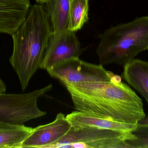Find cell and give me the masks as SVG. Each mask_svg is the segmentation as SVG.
<instances>
[{
    "label": "cell",
    "mask_w": 148,
    "mask_h": 148,
    "mask_svg": "<svg viewBox=\"0 0 148 148\" xmlns=\"http://www.w3.org/2000/svg\"><path fill=\"white\" fill-rule=\"evenodd\" d=\"M66 117L72 127L75 128L91 127L121 132H133L137 127V124L116 121L78 110L69 114Z\"/></svg>",
    "instance_id": "obj_10"
},
{
    "label": "cell",
    "mask_w": 148,
    "mask_h": 148,
    "mask_svg": "<svg viewBox=\"0 0 148 148\" xmlns=\"http://www.w3.org/2000/svg\"><path fill=\"white\" fill-rule=\"evenodd\" d=\"M135 139L133 132L72 127L66 135L49 148H131L129 142Z\"/></svg>",
    "instance_id": "obj_4"
},
{
    "label": "cell",
    "mask_w": 148,
    "mask_h": 148,
    "mask_svg": "<svg viewBox=\"0 0 148 148\" xmlns=\"http://www.w3.org/2000/svg\"><path fill=\"white\" fill-rule=\"evenodd\" d=\"M136 139L130 142L131 148H148V127L137 125L133 132Z\"/></svg>",
    "instance_id": "obj_15"
},
{
    "label": "cell",
    "mask_w": 148,
    "mask_h": 148,
    "mask_svg": "<svg viewBox=\"0 0 148 148\" xmlns=\"http://www.w3.org/2000/svg\"><path fill=\"white\" fill-rule=\"evenodd\" d=\"M69 6V0H51L45 5L53 32L67 29Z\"/></svg>",
    "instance_id": "obj_13"
},
{
    "label": "cell",
    "mask_w": 148,
    "mask_h": 148,
    "mask_svg": "<svg viewBox=\"0 0 148 148\" xmlns=\"http://www.w3.org/2000/svg\"><path fill=\"white\" fill-rule=\"evenodd\" d=\"M29 0H0V33L12 35L26 18Z\"/></svg>",
    "instance_id": "obj_9"
},
{
    "label": "cell",
    "mask_w": 148,
    "mask_h": 148,
    "mask_svg": "<svg viewBox=\"0 0 148 148\" xmlns=\"http://www.w3.org/2000/svg\"><path fill=\"white\" fill-rule=\"evenodd\" d=\"M72 127L64 114L59 113L52 122L34 128L21 148H49L66 135Z\"/></svg>",
    "instance_id": "obj_8"
},
{
    "label": "cell",
    "mask_w": 148,
    "mask_h": 148,
    "mask_svg": "<svg viewBox=\"0 0 148 148\" xmlns=\"http://www.w3.org/2000/svg\"><path fill=\"white\" fill-rule=\"evenodd\" d=\"M49 84L40 89L23 94L0 93V123L21 125L46 115L37 106L39 98L51 90Z\"/></svg>",
    "instance_id": "obj_5"
},
{
    "label": "cell",
    "mask_w": 148,
    "mask_h": 148,
    "mask_svg": "<svg viewBox=\"0 0 148 148\" xmlns=\"http://www.w3.org/2000/svg\"><path fill=\"white\" fill-rule=\"evenodd\" d=\"M82 52L75 32L68 29L53 32L40 68L47 70L69 59L78 58Z\"/></svg>",
    "instance_id": "obj_7"
},
{
    "label": "cell",
    "mask_w": 148,
    "mask_h": 148,
    "mask_svg": "<svg viewBox=\"0 0 148 148\" xmlns=\"http://www.w3.org/2000/svg\"><path fill=\"white\" fill-rule=\"evenodd\" d=\"M34 129L24 125L0 123V148H21L23 142Z\"/></svg>",
    "instance_id": "obj_12"
},
{
    "label": "cell",
    "mask_w": 148,
    "mask_h": 148,
    "mask_svg": "<svg viewBox=\"0 0 148 148\" xmlns=\"http://www.w3.org/2000/svg\"><path fill=\"white\" fill-rule=\"evenodd\" d=\"M89 0H69L67 29L75 32L88 20Z\"/></svg>",
    "instance_id": "obj_14"
},
{
    "label": "cell",
    "mask_w": 148,
    "mask_h": 148,
    "mask_svg": "<svg viewBox=\"0 0 148 148\" xmlns=\"http://www.w3.org/2000/svg\"><path fill=\"white\" fill-rule=\"evenodd\" d=\"M121 77L146 99L148 104V62L134 59L123 66Z\"/></svg>",
    "instance_id": "obj_11"
},
{
    "label": "cell",
    "mask_w": 148,
    "mask_h": 148,
    "mask_svg": "<svg viewBox=\"0 0 148 148\" xmlns=\"http://www.w3.org/2000/svg\"><path fill=\"white\" fill-rule=\"evenodd\" d=\"M53 33L45 6L31 5L26 18L12 35L13 53L10 62L25 90L40 68Z\"/></svg>",
    "instance_id": "obj_2"
},
{
    "label": "cell",
    "mask_w": 148,
    "mask_h": 148,
    "mask_svg": "<svg viewBox=\"0 0 148 148\" xmlns=\"http://www.w3.org/2000/svg\"><path fill=\"white\" fill-rule=\"evenodd\" d=\"M47 70L51 77L59 80L63 85L110 81L114 75L101 64L86 62L79 57L65 61Z\"/></svg>",
    "instance_id": "obj_6"
},
{
    "label": "cell",
    "mask_w": 148,
    "mask_h": 148,
    "mask_svg": "<svg viewBox=\"0 0 148 148\" xmlns=\"http://www.w3.org/2000/svg\"><path fill=\"white\" fill-rule=\"evenodd\" d=\"M137 125L148 127V115L147 116H146L143 119L140 120L137 123Z\"/></svg>",
    "instance_id": "obj_16"
},
{
    "label": "cell",
    "mask_w": 148,
    "mask_h": 148,
    "mask_svg": "<svg viewBox=\"0 0 148 148\" xmlns=\"http://www.w3.org/2000/svg\"><path fill=\"white\" fill-rule=\"evenodd\" d=\"M51 0H35L36 2L38 4H41V5H44V4L46 5L47 3L51 1Z\"/></svg>",
    "instance_id": "obj_18"
},
{
    "label": "cell",
    "mask_w": 148,
    "mask_h": 148,
    "mask_svg": "<svg viewBox=\"0 0 148 148\" xmlns=\"http://www.w3.org/2000/svg\"><path fill=\"white\" fill-rule=\"evenodd\" d=\"M100 38L96 50L100 64L124 66L148 50V16L109 28Z\"/></svg>",
    "instance_id": "obj_3"
},
{
    "label": "cell",
    "mask_w": 148,
    "mask_h": 148,
    "mask_svg": "<svg viewBox=\"0 0 148 148\" xmlns=\"http://www.w3.org/2000/svg\"><path fill=\"white\" fill-rule=\"evenodd\" d=\"M64 85L78 111L133 124L146 116L141 99L118 75L110 81Z\"/></svg>",
    "instance_id": "obj_1"
},
{
    "label": "cell",
    "mask_w": 148,
    "mask_h": 148,
    "mask_svg": "<svg viewBox=\"0 0 148 148\" xmlns=\"http://www.w3.org/2000/svg\"><path fill=\"white\" fill-rule=\"evenodd\" d=\"M6 85L0 78V93H6Z\"/></svg>",
    "instance_id": "obj_17"
}]
</instances>
